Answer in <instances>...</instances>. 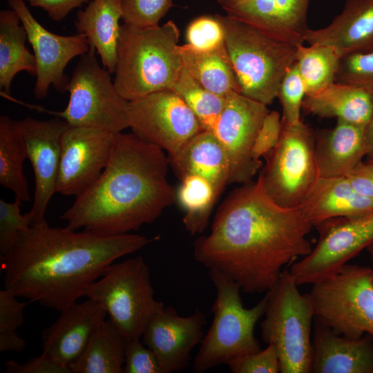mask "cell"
Segmentation results:
<instances>
[{
	"instance_id": "1",
	"label": "cell",
	"mask_w": 373,
	"mask_h": 373,
	"mask_svg": "<svg viewBox=\"0 0 373 373\" xmlns=\"http://www.w3.org/2000/svg\"><path fill=\"white\" fill-rule=\"evenodd\" d=\"M312 224L300 207H283L262 176L234 190L218 209L209 235L193 244L195 260L236 282L247 294L271 289L283 267L312 250Z\"/></svg>"
},
{
	"instance_id": "2",
	"label": "cell",
	"mask_w": 373,
	"mask_h": 373,
	"mask_svg": "<svg viewBox=\"0 0 373 373\" xmlns=\"http://www.w3.org/2000/svg\"><path fill=\"white\" fill-rule=\"evenodd\" d=\"M158 239L77 231L47 222L29 226L20 231L8 254L0 258L3 288L60 312L83 297L115 260Z\"/></svg>"
},
{
	"instance_id": "3",
	"label": "cell",
	"mask_w": 373,
	"mask_h": 373,
	"mask_svg": "<svg viewBox=\"0 0 373 373\" xmlns=\"http://www.w3.org/2000/svg\"><path fill=\"white\" fill-rule=\"evenodd\" d=\"M160 148L135 134L117 133L98 179L61 215L68 228L108 235L129 233L157 220L177 198Z\"/></svg>"
},
{
	"instance_id": "4",
	"label": "cell",
	"mask_w": 373,
	"mask_h": 373,
	"mask_svg": "<svg viewBox=\"0 0 373 373\" xmlns=\"http://www.w3.org/2000/svg\"><path fill=\"white\" fill-rule=\"evenodd\" d=\"M179 37L173 21L147 27L120 25L113 82L124 99L171 89L183 67Z\"/></svg>"
},
{
	"instance_id": "5",
	"label": "cell",
	"mask_w": 373,
	"mask_h": 373,
	"mask_svg": "<svg viewBox=\"0 0 373 373\" xmlns=\"http://www.w3.org/2000/svg\"><path fill=\"white\" fill-rule=\"evenodd\" d=\"M216 15L224 30V44L240 93L271 104L285 73L296 61L297 47L269 37L227 15Z\"/></svg>"
},
{
	"instance_id": "6",
	"label": "cell",
	"mask_w": 373,
	"mask_h": 373,
	"mask_svg": "<svg viewBox=\"0 0 373 373\" xmlns=\"http://www.w3.org/2000/svg\"><path fill=\"white\" fill-rule=\"evenodd\" d=\"M216 289L211 306L212 323L200 342L193 360V370L202 373L209 369L260 350L254 336V327L264 314L267 296L251 308L244 307L240 285L220 272L209 269Z\"/></svg>"
},
{
	"instance_id": "7",
	"label": "cell",
	"mask_w": 373,
	"mask_h": 373,
	"mask_svg": "<svg viewBox=\"0 0 373 373\" xmlns=\"http://www.w3.org/2000/svg\"><path fill=\"white\" fill-rule=\"evenodd\" d=\"M289 270L284 269L274 286L266 292L261 338L272 345L282 373L312 372L311 327L315 316L309 294H302Z\"/></svg>"
},
{
	"instance_id": "8",
	"label": "cell",
	"mask_w": 373,
	"mask_h": 373,
	"mask_svg": "<svg viewBox=\"0 0 373 373\" xmlns=\"http://www.w3.org/2000/svg\"><path fill=\"white\" fill-rule=\"evenodd\" d=\"M84 296L104 308L128 341L141 339L150 321L164 307L155 298L149 268L139 256L112 264Z\"/></svg>"
},
{
	"instance_id": "9",
	"label": "cell",
	"mask_w": 373,
	"mask_h": 373,
	"mask_svg": "<svg viewBox=\"0 0 373 373\" xmlns=\"http://www.w3.org/2000/svg\"><path fill=\"white\" fill-rule=\"evenodd\" d=\"M95 52L90 48L80 56L66 88L69 99L64 111L35 108L59 117L70 126L119 133L128 128L129 101L118 92L111 79V73L99 64Z\"/></svg>"
},
{
	"instance_id": "10",
	"label": "cell",
	"mask_w": 373,
	"mask_h": 373,
	"mask_svg": "<svg viewBox=\"0 0 373 373\" xmlns=\"http://www.w3.org/2000/svg\"><path fill=\"white\" fill-rule=\"evenodd\" d=\"M372 270L347 263L313 283L309 294L315 317L344 336H373Z\"/></svg>"
},
{
	"instance_id": "11",
	"label": "cell",
	"mask_w": 373,
	"mask_h": 373,
	"mask_svg": "<svg viewBox=\"0 0 373 373\" xmlns=\"http://www.w3.org/2000/svg\"><path fill=\"white\" fill-rule=\"evenodd\" d=\"M282 128L276 146L266 155L262 176L267 193L278 204L300 207L318 178L315 139L302 120Z\"/></svg>"
},
{
	"instance_id": "12",
	"label": "cell",
	"mask_w": 373,
	"mask_h": 373,
	"mask_svg": "<svg viewBox=\"0 0 373 373\" xmlns=\"http://www.w3.org/2000/svg\"><path fill=\"white\" fill-rule=\"evenodd\" d=\"M315 227L319 233L316 246L289 270L298 285L332 274L373 244V211L327 220Z\"/></svg>"
},
{
	"instance_id": "13",
	"label": "cell",
	"mask_w": 373,
	"mask_h": 373,
	"mask_svg": "<svg viewBox=\"0 0 373 373\" xmlns=\"http://www.w3.org/2000/svg\"><path fill=\"white\" fill-rule=\"evenodd\" d=\"M128 122L133 134L166 151L170 157L204 131L192 111L171 89L129 101Z\"/></svg>"
},
{
	"instance_id": "14",
	"label": "cell",
	"mask_w": 373,
	"mask_h": 373,
	"mask_svg": "<svg viewBox=\"0 0 373 373\" xmlns=\"http://www.w3.org/2000/svg\"><path fill=\"white\" fill-rule=\"evenodd\" d=\"M267 105L240 93L225 96V103L213 134L221 143L229 164V184H247L262 166L252 155L255 139L269 113Z\"/></svg>"
},
{
	"instance_id": "15",
	"label": "cell",
	"mask_w": 373,
	"mask_h": 373,
	"mask_svg": "<svg viewBox=\"0 0 373 373\" xmlns=\"http://www.w3.org/2000/svg\"><path fill=\"white\" fill-rule=\"evenodd\" d=\"M8 4L19 16L33 50L35 99L46 97L51 86L59 93L66 92L70 79L65 73L66 67L73 59L90 50L86 38L79 33L59 35L50 32L35 18L24 0H8Z\"/></svg>"
},
{
	"instance_id": "16",
	"label": "cell",
	"mask_w": 373,
	"mask_h": 373,
	"mask_svg": "<svg viewBox=\"0 0 373 373\" xmlns=\"http://www.w3.org/2000/svg\"><path fill=\"white\" fill-rule=\"evenodd\" d=\"M16 121L35 177L33 203L25 216L30 226H37L47 222L44 218L46 211L52 195L57 193L61 139L70 124L56 116L49 119L27 117Z\"/></svg>"
},
{
	"instance_id": "17",
	"label": "cell",
	"mask_w": 373,
	"mask_h": 373,
	"mask_svg": "<svg viewBox=\"0 0 373 373\" xmlns=\"http://www.w3.org/2000/svg\"><path fill=\"white\" fill-rule=\"evenodd\" d=\"M117 133L69 126L61 139L56 192L78 196L100 176L106 166Z\"/></svg>"
},
{
	"instance_id": "18",
	"label": "cell",
	"mask_w": 373,
	"mask_h": 373,
	"mask_svg": "<svg viewBox=\"0 0 373 373\" xmlns=\"http://www.w3.org/2000/svg\"><path fill=\"white\" fill-rule=\"evenodd\" d=\"M206 315L196 309L192 315L181 316L172 306L164 307L149 323L142 342L156 356L163 373L186 368L191 353L204 337Z\"/></svg>"
},
{
	"instance_id": "19",
	"label": "cell",
	"mask_w": 373,
	"mask_h": 373,
	"mask_svg": "<svg viewBox=\"0 0 373 373\" xmlns=\"http://www.w3.org/2000/svg\"><path fill=\"white\" fill-rule=\"evenodd\" d=\"M226 15L276 40L298 47L309 29V0H217Z\"/></svg>"
},
{
	"instance_id": "20",
	"label": "cell",
	"mask_w": 373,
	"mask_h": 373,
	"mask_svg": "<svg viewBox=\"0 0 373 373\" xmlns=\"http://www.w3.org/2000/svg\"><path fill=\"white\" fill-rule=\"evenodd\" d=\"M107 313L95 300L87 298L60 312V316L41 335V354L68 367L86 348L93 333Z\"/></svg>"
},
{
	"instance_id": "21",
	"label": "cell",
	"mask_w": 373,
	"mask_h": 373,
	"mask_svg": "<svg viewBox=\"0 0 373 373\" xmlns=\"http://www.w3.org/2000/svg\"><path fill=\"white\" fill-rule=\"evenodd\" d=\"M311 372L373 373V336L348 338L316 318Z\"/></svg>"
},
{
	"instance_id": "22",
	"label": "cell",
	"mask_w": 373,
	"mask_h": 373,
	"mask_svg": "<svg viewBox=\"0 0 373 373\" xmlns=\"http://www.w3.org/2000/svg\"><path fill=\"white\" fill-rule=\"evenodd\" d=\"M305 42L330 46L341 59L373 50V0H346L327 26L307 31Z\"/></svg>"
},
{
	"instance_id": "23",
	"label": "cell",
	"mask_w": 373,
	"mask_h": 373,
	"mask_svg": "<svg viewBox=\"0 0 373 373\" xmlns=\"http://www.w3.org/2000/svg\"><path fill=\"white\" fill-rule=\"evenodd\" d=\"M365 126L337 119L330 130L315 140L320 178L345 177L366 155Z\"/></svg>"
},
{
	"instance_id": "24",
	"label": "cell",
	"mask_w": 373,
	"mask_h": 373,
	"mask_svg": "<svg viewBox=\"0 0 373 373\" xmlns=\"http://www.w3.org/2000/svg\"><path fill=\"white\" fill-rule=\"evenodd\" d=\"M180 179L199 175L213 186L217 198L229 184V164L226 152L216 136L202 131L191 138L174 157H169Z\"/></svg>"
},
{
	"instance_id": "25",
	"label": "cell",
	"mask_w": 373,
	"mask_h": 373,
	"mask_svg": "<svg viewBox=\"0 0 373 373\" xmlns=\"http://www.w3.org/2000/svg\"><path fill=\"white\" fill-rule=\"evenodd\" d=\"M313 227L327 220L373 211V200L362 196L346 177L319 178L301 205Z\"/></svg>"
},
{
	"instance_id": "26",
	"label": "cell",
	"mask_w": 373,
	"mask_h": 373,
	"mask_svg": "<svg viewBox=\"0 0 373 373\" xmlns=\"http://www.w3.org/2000/svg\"><path fill=\"white\" fill-rule=\"evenodd\" d=\"M122 15L120 0H91L77 12L75 21L77 33L86 38L102 65L111 74L116 68L119 21Z\"/></svg>"
},
{
	"instance_id": "27",
	"label": "cell",
	"mask_w": 373,
	"mask_h": 373,
	"mask_svg": "<svg viewBox=\"0 0 373 373\" xmlns=\"http://www.w3.org/2000/svg\"><path fill=\"white\" fill-rule=\"evenodd\" d=\"M302 108L320 117H336L366 126L373 110L372 90L334 82L318 92L306 95Z\"/></svg>"
},
{
	"instance_id": "28",
	"label": "cell",
	"mask_w": 373,
	"mask_h": 373,
	"mask_svg": "<svg viewBox=\"0 0 373 373\" xmlns=\"http://www.w3.org/2000/svg\"><path fill=\"white\" fill-rule=\"evenodd\" d=\"M177 51L188 73L207 90L224 97L231 92L240 93L224 41L207 50L188 44L178 45Z\"/></svg>"
},
{
	"instance_id": "29",
	"label": "cell",
	"mask_w": 373,
	"mask_h": 373,
	"mask_svg": "<svg viewBox=\"0 0 373 373\" xmlns=\"http://www.w3.org/2000/svg\"><path fill=\"white\" fill-rule=\"evenodd\" d=\"M128 340L109 318L93 333L80 356L69 366L71 373H124Z\"/></svg>"
},
{
	"instance_id": "30",
	"label": "cell",
	"mask_w": 373,
	"mask_h": 373,
	"mask_svg": "<svg viewBox=\"0 0 373 373\" xmlns=\"http://www.w3.org/2000/svg\"><path fill=\"white\" fill-rule=\"evenodd\" d=\"M26 31L17 14L11 8L0 11V89L10 93L11 84L17 73L26 71L35 75L33 53L28 49Z\"/></svg>"
},
{
	"instance_id": "31",
	"label": "cell",
	"mask_w": 373,
	"mask_h": 373,
	"mask_svg": "<svg viewBox=\"0 0 373 373\" xmlns=\"http://www.w3.org/2000/svg\"><path fill=\"white\" fill-rule=\"evenodd\" d=\"M27 159L25 144L16 120L0 117V184L21 202L30 200L28 182L23 173Z\"/></svg>"
},
{
	"instance_id": "32",
	"label": "cell",
	"mask_w": 373,
	"mask_h": 373,
	"mask_svg": "<svg viewBox=\"0 0 373 373\" xmlns=\"http://www.w3.org/2000/svg\"><path fill=\"white\" fill-rule=\"evenodd\" d=\"M341 57L332 47L312 44L297 47L296 64L306 88V95L315 93L334 83Z\"/></svg>"
},
{
	"instance_id": "33",
	"label": "cell",
	"mask_w": 373,
	"mask_h": 373,
	"mask_svg": "<svg viewBox=\"0 0 373 373\" xmlns=\"http://www.w3.org/2000/svg\"><path fill=\"white\" fill-rule=\"evenodd\" d=\"M181 180L177 198L186 211L183 224L192 235L202 233L208 225L211 211L218 199L214 189L209 181L199 175H189Z\"/></svg>"
},
{
	"instance_id": "34",
	"label": "cell",
	"mask_w": 373,
	"mask_h": 373,
	"mask_svg": "<svg viewBox=\"0 0 373 373\" xmlns=\"http://www.w3.org/2000/svg\"><path fill=\"white\" fill-rule=\"evenodd\" d=\"M171 90L186 104L203 129L213 133L224 106L225 97L203 87L184 66Z\"/></svg>"
},
{
	"instance_id": "35",
	"label": "cell",
	"mask_w": 373,
	"mask_h": 373,
	"mask_svg": "<svg viewBox=\"0 0 373 373\" xmlns=\"http://www.w3.org/2000/svg\"><path fill=\"white\" fill-rule=\"evenodd\" d=\"M12 291H0V352L23 350L25 341L16 332L24 321L23 309L28 302L18 300Z\"/></svg>"
},
{
	"instance_id": "36",
	"label": "cell",
	"mask_w": 373,
	"mask_h": 373,
	"mask_svg": "<svg viewBox=\"0 0 373 373\" xmlns=\"http://www.w3.org/2000/svg\"><path fill=\"white\" fill-rule=\"evenodd\" d=\"M305 95V86L295 62L285 73L278 90L276 97L283 108V122L294 124L300 120V113Z\"/></svg>"
},
{
	"instance_id": "37",
	"label": "cell",
	"mask_w": 373,
	"mask_h": 373,
	"mask_svg": "<svg viewBox=\"0 0 373 373\" xmlns=\"http://www.w3.org/2000/svg\"><path fill=\"white\" fill-rule=\"evenodd\" d=\"M124 23L147 27L159 24L174 5L172 0H120Z\"/></svg>"
},
{
	"instance_id": "38",
	"label": "cell",
	"mask_w": 373,
	"mask_h": 373,
	"mask_svg": "<svg viewBox=\"0 0 373 373\" xmlns=\"http://www.w3.org/2000/svg\"><path fill=\"white\" fill-rule=\"evenodd\" d=\"M335 82L372 89L373 50L343 57Z\"/></svg>"
},
{
	"instance_id": "39",
	"label": "cell",
	"mask_w": 373,
	"mask_h": 373,
	"mask_svg": "<svg viewBox=\"0 0 373 373\" xmlns=\"http://www.w3.org/2000/svg\"><path fill=\"white\" fill-rule=\"evenodd\" d=\"M22 202L0 200V258L8 254L19 233L30 225L21 213Z\"/></svg>"
},
{
	"instance_id": "40",
	"label": "cell",
	"mask_w": 373,
	"mask_h": 373,
	"mask_svg": "<svg viewBox=\"0 0 373 373\" xmlns=\"http://www.w3.org/2000/svg\"><path fill=\"white\" fill-rule=\"evenodd\" d=\"M187 44L195 48L207 50L224 41L222 26L214 15H202L191 21L186 28Z\"/></svg>"
},
{
	"instance_id": "41",
	"label": "cell",
	"mask_w": 373,
	"mask_h": 373,
	"mask_svg": "<svg viewBox=\"0 0 373 373\" xmlns=\"http://www.w3.org/2000/svg\"><path fill=\"white\" fill-rule=\"evenodd\" d=\"M233 373H278L280 363L272 345L263 350L243 355L227 365Z\"/></svg>"
},
{
	"instance_id": "42",
	"label": "cell",
	"mask_w": 373,
	"mask_h": 373,
	"mask_svg": "<svg viewBox=\"0 0 373 373\" xmlns=\"http://www.w3.org/2000/svg\"><path fill=\"white\" fill-rule=\"evenodd\" d=\"M124 373H163L153 351L139 340L127 343Z\"/></svg>"
},
{
	"instance_id": "43",
	"label": "cell",
	"mask_w": 373,
	"mask_h": 373,
	"mask_svg": "<svg viewBox=\"0 0 373 373\" xmlns=\"http://www.w3.org/2000/svg\"><path fill=\"white\" fill-rule=\"evenodd\" d=\"M282 128L281 117L278 111L269 112L255 139L252 155L256 161L266 156L277 144Z\"/></svg>"
},
{
	"instance_id": "44",
	"label": "cell",
	"mask_w": 373,
	"mask_h": 373,
	"mask_svg": "<svg viewBox=\"0 0 373 373\" xmlns=\"http://www.w3.org/2000/svg\"><path fill=\"white\" fill-rule=\"evenodd\" d=\"M7 373H71L68 367L57 364L42 354L22 364L13 360L5 363Z\"/></svg>"
},
{
	"instance_id": "45",
	"label": "cell",
	"mask_w": 373,
	"mask_h": 373,
	"mask_svg": "<svg viewBox=\"0 0 373 373\" xmlns=\"http://www.w3.org/2000/svg\"><path fill=\"white\" fill-rule=\"evenodd\" d=\"M345 177L358 193L373 200V160L361 161Z\"/></svg>"
},
{
	"instance_id": "46",
	"label": "cell",
	"mask_w": 373,
	"mask_h": 373,
	"mask_svg": "<svg viewBox=\"0 0 373 373\" xmlns=\"http://www.w3.org/2000/svg\"><path fill=\"white\" fill-rule=\"evenodd\" d=\"M33 7L44 10L53 21H60L75 8L88 3L89 0H27Z\"/></svg>"
},
{
	"instance_id": "47",
	"label": "cell",
	"mask_w": 373,
	"mask_h": 373,
	"mask_svg": "<svg viewBox=\"0 0 373 373\" xmlns=\"http://www.w3.org/2000/svg\"><path fill=\"white\" fill-rule=\"evenodd\" d=\"M372 96H373V88ZM365 141L366 147V156L368 160H373V110L370 119L365 127Z\"/></svg>"
},
{
	"instance_id": "48",
	"label": "cell",
	"mask_w": 373,
	"mask_h": 373,
	"mask_svg": "<svg viewBox=\"0 0 373 373\" xmlns=\"http://www.w3.org/2000/svg\"><path fill=\"white\" fill-rule=\"evenodd\" d=\"M367 249L373 262V244L371 246H370Z\"/></svg>"
},
{
	"instance_id": "49",
	"label": "cell",
	"mask_w": 373,
	"mask_h": 373,
	"mask_svg": "<svg viewBox=\"0 0 373 373\" xmlns=\"http://www.w3.org/2000/svg\"><path fill=\"white\" fill-rule=\"evenodd\" d=\"M372 283H373V270H372Z\"/></svg>"
},
{
	"instance_id": "50",
	"label": "cell",
	"mask_w": 373,
	"mask_h": 373,
	"mask_svg": "<svg viewBox=\"0 0 373 373\" xmlns=\"http://www.w3.org/2000/svg\"></svg>"
}]
</instances>
